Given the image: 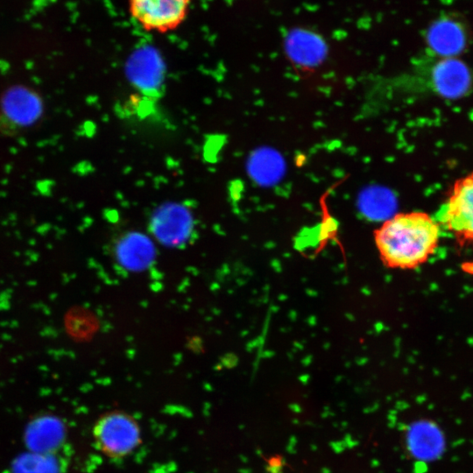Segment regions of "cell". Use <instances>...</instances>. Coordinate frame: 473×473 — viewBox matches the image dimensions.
<instances>
[{
    "label": "cell",
    "instance_id": "obj_9",
    "mask_svg": "<svg viewBox=\"0 0 473 473\" xmlns=\"http://www.w3.org/2000/svg\"><path fill=\"white\" fill-rule=\"evenodd\" d=\"M408 446L412 455L422 461H430L442 455L444 436L438 426L429 421H419L408 433Z\"/></svg>",
    "mask_w": 473,
    "mask_h": 473
},
{
    "label": "cell",
    "instance_id": "obj_11",
    "mask_svg": "<svg viewBox=\"0 0 473 473\" xmlns=\"http://www.w3.org/2000/svg\"><path fill=\"white\" fill-rule=\"evenodd\" d=\"M268 466L271 468V470L277 469V468H281L282 466V460L278 456H272L268 460Z\"/></svg>",
    "mask_w": 473,
    "mask_h": 473
},
{
    "label": "cell",
    "instance_id": "obj_10",
    "mask_svg": "<svg viewBox=\"0 0 473 473\" xmlns=\"http://www.w3.org/2000/svg\"><path fill=\"white\" fill-rule=\"evenodd\" d=\"M428 40L432 48L437 52L453 54L464 47L466 34L459 21L452 18H442L429 28Z\"/></svg>",
    "mask_w": 473,
    "mask_h": 473
},
{
    "label": "cell",
    "instance_id": "obj_5",
    "mask_svg": "<svg viewBox=\"0 0 473 473\" xmlns=\"http://www.w3.org/2000/svg\"><path fill=\"white\" fill-rule=\"evenodd\" d=\"M42 114L43 102L36 91L24 85L8 88L0 97V132L17 134L35 124Z\"/></svg>",
    "mask_w": 473,
    "mask_h": 473
},
{
    "label": "cell",
    "instance_id": "obj_6",
    "mask_svg": "<svg viewBox=\"0 0 473 473\" xmlns=\"http://www.w3.org/2000/svg\"><path fill=\"white\" fill-rule=\"evenodd\" d=\"M191 211L183 204L166 203L156 209L150 220V231L160 244L168 247L184 245L193 233Z\"/></svg>",
    "mask_w": 473,
    "mask_h": 473
},
{
    "label": "cell",
    "instance_id": "obj_2",
    "mask_svg": "<svg viewBox=\"0 0 473 473\" xmlns=\"http://www.w3.org/2000/svg\"><path fill=\"white\" fill-rule=\"evenodd\" d=\"M92 438L103 455L120 459L131 455L141 444V428L131 414L113 410L97 419L92 428Z\"/></svg>",
    "mask_w": 473,
    "mask_h": 473
},
{
    "label": "cell",
    "instance_id": "obj_1",
    "mask_svg": "<svg viewBox=\"0 0 473 473\" xmlns=\"http://www.w3.org/2000/svg\"><path fill=\"white\" fill-rule=\"evenodd\" d=\"M375 244L383 262L392 268L412 269L426 262L437 247L441 226L421 211L399 213L375 232Z\"/></svg>",
    "mask_w": 473,
    "mask_h": 473
},
{
    "label": "cell",
    "instance_id": "obj_7",
    "mask_svg": "<svg viewBox=\"0 0 473 473\" xmlns=\"http://www.w3.org/2000/svg\"><path fill=\"white\" fill-rule=\"evenodd\" d=\"M115 256L118 264L130 272L148 269L157 256L155 245L148 236L131 232L122 236L115 245Z\"/></svg>",
    "mask_w": 473,
    "mask_h": 473
},
{
    "label": "cell",
    "instance_id": "obj_3",
    "mask_svg": "<svg viewBox=\"0 0 473 473\" xmlns=\"http://www.w3.org/2000/svg\"><path fill=\"white\" fill-rule=\"evenodd\" d=\"M435 219L460 240H473V172L454 183Z\"/></svg>",
    "mask_w": 473,
    "mask_h": 473
},
{
    "label": "cell",
    "instance_id": "obj_4",
    "mask_svg": "<svg viewBox=\"0 0 473 473\" xmlns=\"http://www.w3.org/2000/svg\"><path fill=\"white\" fill-rule=\"evenodd\" d=\"M192 0H129L131 17L149 33L168 34L186 21Z\"/></svg>",
    "mask_w": 473,
    "mask_h": 473
},
{
    "label": "cell",
    "instance_id": "obj_8",
    "mask_svg": "<svg viewBox=\"0 0 473 473\" xmlns=\"http://www.w3.org/2000/svg\"><path fill=\"white\" fill-rule=\"evenodd\" d=\"M126 74L130 82L147 95H157L165 78L162 60L150 49H144L131 56Z\"/></svg>",
    "mask_w": 473,
    "mask_h": 473
}]
</instances>
